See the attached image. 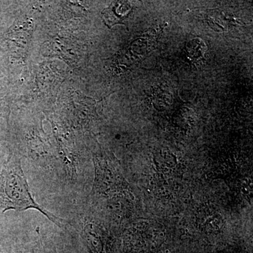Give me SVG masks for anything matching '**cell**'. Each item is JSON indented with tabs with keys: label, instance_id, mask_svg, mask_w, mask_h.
Masks as SVG:
<instances>
[{
	"label": "cell",
	"instance_id": "obj_1",
	"mask_svg": "<svg viewBox=\"0 0 253 253\" xmlns=\"http://www.w3.org/2000/svg\"><path fill=\"white\" fill-rule=\"evenodd\" d=\"M30 209L39 211L60 228H65L68 224V221L46 211L35 201L19 161L10 160L0 172V214L10 210L24 211Z\"/></svg>",
	"mask_w": 253,
	"mask_h": 253
},
{
	"label": "cell",
	"instance_id": "obj_2",
	"mask_svg": "<svg viewBox=\"0 0 253 253\" xmlns=\"http://www.w3.org/2000/svg\"><path fill=\"white\" fill-rule=\"evenodd\" d=\"M81 236L91 253H109V236L105 229L94 221L85 220Z\"/></svg>",
	"mask_w": 253,
	"mask_h": 253
},
{
	"label": "cell",
	"instance_id": "obj_3",
	"mask_svg": "<svg viewBox=\"0 0 253 253\" xmlns=\"http://www.w3.org/2000/svg\"><path fill=\"white\" fill-rule=\"evenodd\" d=\"M118 6L119 1H114L109 8L103 11V17L105 23L109 28L112 27L116 23H122L130 12L131 6L128 1H126L120 11H118Z\"/></svg>",
	"mask_w": 253,
	"mask_h": 253
},
{
	"label": "cell",
	"instance_id": "obj_4",
	"mask_svg": "<svg viewBox=\"0 0 253 253\" xmlns=\"http://www.w3.org/2000/svg\"><path fill=\"white\" fill-rule=\"evenodd\" d=\"M33 253H36V252H33Z\"/></svg>",
	"mask_w": 253,
	"mask_h": 253
}]
</instances>
